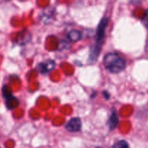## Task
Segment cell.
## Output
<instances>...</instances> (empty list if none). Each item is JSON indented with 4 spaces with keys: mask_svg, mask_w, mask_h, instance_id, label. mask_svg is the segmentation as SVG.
Instances as JSON below:
<instances>
[{
    "mask_svg": "<svg viewBox=\"0 0 148 148\" xmlns=\"http://www.w3.org/2000/svg\"><path fill=\"white\" fill-rule=\"evenodd\" d=\"M119 123V118L118 116H117L116 112V111H113L112 113H111V116H109V119H108V127L111 130H114V129L116 127L117 124Z\"/></svg>",
    "mask_w": 148,
    "mask_h": 148,
    "instance_id": "obj_4",
    "label": "cell"
},
{
    "mask_svg": "<svg viewBox=\"0 0 148 148\" xmlns=\"http://www.w3.org/2000/svg\"><path fill=\"white\" fill-rule=\"evenodd\" d=\"M145 20L146 23H147L148 25V10H146L145 13Z\"/></svg>",
    "mask_w": 148,
    "mask_h": 148,
    "instance_id": "obj_8",
    "label": "cell"
},
{
    "mask_svg": "<svg viewBox=\"0 0 148 148\" xmlns=\"http://www.w3.org/2000/svg\"><path fill=\"white\" fill-rule=\"evenodd\" d=\"M54 66V62L53 61H47L44 63H40L39 64V71L41 73L44 74L50 71Z\"/></svg>",
    "mask_w": 148,
    "mask_h": 148,
    "instance_id": "obj_5",
    "label": "cell"
},
{
    "mask_svg": "<svg viewBox=\"0 0 148 148\" xmlns=\"http://www.w3.org/2000/svg\"><path fill=\"white\" fill-rule=\"evenodd\" d=\"M96 148H101V147H96Z\"/></svg>",
    "mask_w": 148,
    "mask_h": 148,
    "instance_id": "obj_10",
    "label": "cell"
},
{
    "mask_svg": "<svg viewBox=\"0 0 148 148\" xmlns=\"http://www.w3.org/2000/svg\"><path fill=\"white\" fill-rule=\"evenodd\" d=\"M103 95L105 96L106 99H108L110 98V95L108 93H107V92H103Z\"/></svg>",
    "mask_w": 148,
    "mask_h": 148,
    "instance_id": "obj_9",
    "label": "cell"
},
{
    "mask_svg": "<svg viewBox=\"0 0 148 148\" xmlns=\"http://www.w3.org/2000/svg\"><path fill=\"white\" fill-rule=\"evenodd\" d=\"M82 122L79 118H73L69 120L66 125V130L70 132H76L80 130Z\"/></svg>",
    "mask_w": 148,
    "mask_h": 148,
    "instance_id": "obj_3",
    "label": "cell"
},
{
    "mask_svg": "<svg viewBox=\"0 0 148 148\" xmlns=\"http://www.w3.org/2000/svg\"><path fill=\"white\" fill-rule=\"evenodd\" d=\"M112 148H130L128 143L124 140H120L113 145Z\"/></svg>",
    "mask_w": 148,
    "mask_h": 148,
    "instance_id": "obj_7",
    "label": "cell"
},
{
    "mask_svg": "<svg viewBox=\"0 0 148 148\" xmlns=\"http://www.w3.org/2000/svg\"><path fill=\"white\" fill-rule=\"evenodd\" d=\"M108 25V19L103 18L98 25V30L96 33V39H95V43L94 45V47L91 52L90 59H95L101 53V46L103 44V40L104 36H105L106 29Z\"/></svg>",
    "mask_w": 148,
    "mask_h": 148,
    "instance_id": "obj_2",
    "label": "cell"
},
{
    "mask_svg": "<svg viewBox=\"0 0 148 148\" xmlns=\"http://www.w3.org/2000/svg\"><path fill=\"white\" fill-rule=\"evenodd\" d=\"M81 33L80 32L77 30H71L68 34V37L71 41H78L81 38Z\"/></svg>",
    "mask_w": 148,
    "mask_h": 148,
    "instance_id": "obj_6",
    "label": "cell"
},
{
    "mask_svg": "<svg viewBox=\"0 0 148 148\" xmlns=\"http://www.w3.org/2000/svg\"><path fill=\"white\" fill-rule=\"evenodd\" d=\"M103 65L111 73H119L126 67V62L116 53H108L104 56Z\"/></svg>",
    "mask_w": 148,
    "mask_h": 148,
    "instance_id": "obj_1",
    "label": "cell"
},
{
    "mask_svg": "<svg viewBox=\"0 0 148 148\" xmlns=\"http://www.w3.org/2000/svg\"><path fill=\"white\" fill-rule=\"evenodd\" d=\"M0 148H1V147H0Z\"/></svg>",
    "mask_w": 148,
    "mask_h": 148,
    "instance_id": "obj_11",
    "label": "cell"
}]
</instances>
